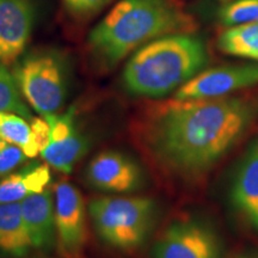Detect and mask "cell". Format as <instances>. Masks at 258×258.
I'll use <instances>...</instances> for the list:
<instances>
[{"mask_svg":"<svg viewBox=\"0 0 258 258\" xmlns=\"http://www.w3.org/2000/svg\"><path fill=\"white\" fill-rule=\"evenodd\" d=\"M23 258H27V257H23ZM32 258H53V257H47V256H40V257H32Z\"/></svg>","mask_w":258,"mask_h":258,"instance_id":"cell-23","label":"cell"},{"mask_svg":"<svg viewBox=\"0 0 258 258\" xmlns=\"http://www.w3.org/2000/svg\"><path fill=\"white\" fill-rule=\"evenodd\" d=\"M24 99L41 117L61 112L70 90L66 57L55 50L27 54L12 71Z\"/></svg>","mask_w":258,"mask_h":258,"instance_id":"cell-5","label":"cell"},{"mask_svg":"<svg viewBox=\"0 0 258 258\" xmlns=\"http://www.w3.org/2000/svg\"><path fill=\"white\" fill-rule=\"evenodd\" d=\"M219 18L227 27L258 22V0H234L227 3L220 10Z\"/></svg>","mask_w":258,"mask_h":258,"instance_id":"cell-19","label":"cell"},{"mask_svg":"<svg viewBox=\"0 0 258 258\" xmlns=\"http://www.w3.org/2000/svg\"><path fill=\"white\" fill-rule=\"evenodd\" d=\"M35 251L22 215L21 202L0 203V253L9 258L28 257Z\"/></svg>","mask_w":258,"mask_h":258,"instance_id":"cell-16","label":"cell"},{"mask_svg":"<svg viewBox=\"0 0 258 258\" xmlns=\"http://www.w3.org/2000/svg\"><path fill=\"white\" fill-rule=\"evenodd\" d=\"M51 180L50 166L34 161L0 179V203L21 202L32 194L43 191Z\"/></svg>","mask_w":258,"mask_h":258,"instance_id":"cell-15","label":"cell"},{"mask_svg":"<svg viewBox=\"0 0 258 258\" xmlns=\"http://www.w3.org/2000/svg\"><path fill=\"white\" fill-rule=\"evenodd\" d=\"M231 202L252 230L258 232V138L241 156L232 178Z\"/></svg>","mask_w":258,"mask_h":258,"instance_id":"cell-12","label":"cell"},{"mask_svg":"<svg viewBox=\"0 0 258 258\" xmlns=\"http://www.w3.org/2000/svg\"><path fill=\"white\" fill-rule=\"evenodd\" d=\"M258 84V63L227 64L200 72L175 92L177 101H198L227 97Z\"/></svg>","mask_w":258,"mask_h":258,"instance_id":"cell-10","label":"cell"},{"mask_svg":"<svg viewBox=\"0 0 258 258\" xmlns=\"http://www.w3.org/2000/svg\"><path fill=\"white\" fill-rule=\"evenodd\" d=\"M220 2H224V3H231V2H233V0H220Z\"/></svg>","mask_w":258,"mask_h":258,"instance_id":"cell-24","label":"cell"},{"mask_svg":"<svg viewBox=\"0 0 258 258\" xmlns=\"http://www.w3.org/2000/svg\"><path fill=\"white\" fill-rule=\"evenodd\" d=\"M57 247L66 258H76L88 239V207L82 194L72 183L59 180L54 186Z\"/></svg>","mask_w":258,"mask_h":258,"instance_id":"cell-9","label":"cell"},{"mask_svg":"<svg viewBox=\"0 0 258 258\" xmlns=\"http://www.w3.org/2000/svg\"><path fill=\"white\" fill-rule=\"evenodd\" d=\"M22 215L35 251L49 252L57 245L55 198L50 188L21 201Z\"/></svg>","mask_w":258,"mask_h":258,"instance_id":"cell-13","label":"cell"},{"mask_svg":"<svg viewBox=\"0 0 258 258\" xmlns=\"http://www.w3.org/2000/svg\"><path fill=\"white\" fill-rule=\"evenodd\" d=\"M34 19L32 0H0V64L17 62L30 40Z\"/></svg>","mask_w":258,"mask_h":258,"instance_id":"cell-11","label":"cell"},{"mask_svg":"<svg viewBox=\"0 0 258 258\" xmlns=\"http://www.w3.org/2000/svg\"><path fill=\"white\" fill-rule=\"evenodd\" d=\"M85 180L91 188L106 194H132L144 189L146 173L133 156L123 151L98 153L85 169Z\"/></svg>","mask_w":258,"mask_h":258,"instance_id":"cell-8","label":"cell"},{"mask_svg":"<svg viewBox=\"0 0 258 258\" xmlns=\"http://www.w3.org/2000/svg\"><path fill=\"white\" fill-rule=\"evenodd\" d=\"M0 139L18 146L28 158H35L47 146L49 123L44 117L29 121L12 112H0Z\"/></svg>","mask_w":258,"mask_h":258,"instance_id":"cell-14","label":"cell"},{"mask_svg":"<svg viewBox=\"0 0 258 258\" xmlns=\"http://www.w3.org/2000/svg\"><path fill=\"white\" fill-rule=\"evenodd\" d=\"M0 112H12L29 121L34 118L14 74L4 64H0Z\"/></svg>","mask_w":258,"mask_h":258,"instance_id":"cell-18","label":"cell"},{"mask_svg":"<svg viewBox=\"0 0 258 258\" xmlns=\"http://www.w3.org/2000/svg\"><path fill=\"white\" fill-rule=\"evenodd\" d=\"M192 27V19L171 0H121L92 29L88 43L99 66L112 69L138 48Z\"/></svg>","mask_w":258,"mask_h":258,"instance_id":"cell-2","label":"cell"},{"mask_svg":"<svg viewBox=\"0 0 258 258\" xmlns=\"http://www.w3.org/2000/svg\"><path fill=\"white\" fill-rule=\"evenodd\" d=\"M46 120L49 123V140L41 156L50 167L69 175L91 148V138L73 106Z\"/></svg>","mask_w":258,"mask_h":258,"instance_id":"cell-7","label":"cell"},{"mask_svg":"<svg viewBox=\"0 0 258 258\" xmlns=\"http://www.w3.org/2000/svg\"><path fill=\"white\" fill-rule=\"evenodd\" d=\"M257 115V102L241 97L173 99L145 116L137 137L160 169L191 178L211 170L243 138Z\"/></svg>","mask_w":258,"mask_h":258,"instance_id":"cell-1","label":"cell"},{"mask_svg":"<svg viewBox=\"0 0 258 258\" xmlns=\"http://www.w3.org/2000/svg\"><path fill=\"white\" fill-rule=\"evenodd\" d=\"M151 258H221L218 232L201 219L176 220L161 232L150 251Z\"/></svg>","mask_w":258,"mask_h":258,"instance_id":"cell-6","label":"cell"},{"mask_svg":"<svg viewBox=\"0 0 258 258\" xmlns=\"http://www.w3.org/2000/svg\"><path fill=\"white\" fill-rule=\"evenodd\" d=\"M218 48L228 55L258 61V22L225 30L218 38Z\"/></svg>","mask_w":258,"mask_h":258,"instance_id":"cell-17","label":"cell"},{"mask_svg":"<svg viewBox=\"0 0 258 258\" xmlns=\"http://www.w3.org/2000/svg\"><path fill=\"white\" fill-rule=\"evenodd\" d=\"M112 0H62L67 11L76 16H88L99 11Z\"/></svg>","mask_w":258,"mask_h":258,"instance_id":"cell-21","label":"cell"},{"mask_svg":"<svg viewBox=\"0 0 258 258\" xmlns=\"http://www.w3.org/2000/svg\"><path fill=\"white\" fill-rule=\"evenodd\" d=\"M228 258H258V251L256 250H243L232 254Z\"/></svg>","mask_w":258,"mask_h":258,"instance_id":"cell-22","label":"cell"},{"mask_svg":"<svg viewBox=\"0 0 258 258\" xmlns=\"http://www.w3.org/2000/svg\"><path fill=\"white\" fill-rule=\"evenodd\" d=\"M97 237L108 246L131 251L146 243L159 218L156 200L146 196H99L88 205Z\"/></svg>","mask_w":258,"mask_h":258,"instance_id":"cell-4","label":"cell"},{"mask_svg":"<svg viewBox=\"0 0 258 258\" xmlns=\"http://www.w3.org/2000/svg\"><path fill=\"white\" fill-rule=\"evenodd\" d=\"M27 159V154L18 146L0 139V179L21 167Z\"/></svg>","mask_w":258,"mask_h":258,"instance_id":"cell-20","label":"cell"},{"mask_svg":"<svg viewBox=\"0 0 258 258\" xmlns=\"http://www.w3.org/2000/svg\"><path fill=\"white\" fill-rule=\"evenodd\" d=\"M208 62L205 42L189 32L157 38L135 51L122 72L125 91L160 98L182 88Z\"/></svg>","mask_w":258,"mask_h":258,"instance_id":"cell-3","label":"cell"}]
</instances>
